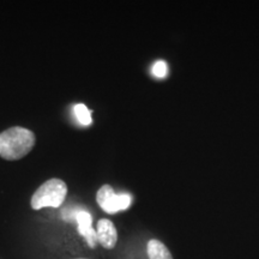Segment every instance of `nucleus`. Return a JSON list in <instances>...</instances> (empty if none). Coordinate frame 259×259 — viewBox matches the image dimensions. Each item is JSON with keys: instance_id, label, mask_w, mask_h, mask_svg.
I'll return each instance as SVG.
<instances>
[{"instance_id": "7ed1b4c3", "label": "nucleus", "mask_w": 259, "mask_h": 259, "mask_svg": "<svg viewBox=\"0 0 259 259\" xmlns=\"http://www.w3.org/2000/svg\"><path fill=\"white\" fill-rule=\"evenodd\" d=\"M96 200L103 211L107 213H115L128 209L132 203V198L128 193L116 194L109 185H103L97 191Z\"/></svg>"}, {"instance_id": "423d86ee", "label": "nucleus", "mask_w": 259, "mask_h": 259, "mask_svg": "<svg viewBox=\"0 0 259 259\" xmlns=\"http://www.w3.org/2000/svg\"><path fill=\"white\" fill-rule=\"evenodd\" d=\"M147 252L149 259H173V255L167 248V246L156 239H153L148 242Z\"/></svg>"}, {"instance_id": "6e6552de", "label": "nucleus", "mask_w": 259, "mask_h": 259, "mask_svg": "<svg viewBox=\"0 0 259 259\" xmlns=\"http://www.w3.org/2000/svg\"><path fill=\"white\" fill-rule=\"evenodd\" d=\"M153 73L157 78H163L167 74V65L164 61H157L153 66Z\"/></svg>"}, {"instance_id": "0eeeda50", "label": "nucleus", "mask_w": 259, "mask_h": 259, "mask_svg": "<svg viewBox=\"0 0 259 259\" xmlns=\"http://www.w3.org/2000/svg\"><path fill=\"white\" fill-rule=\"evenodd\" d=\"M74 115L77 116V120L84 126H88L93 122L92 119V112L89 111L88 107L83 103L74 106Z\"/></svg>"}, {"instance_id": "39448f33", "label": "nucleus", "mask_w": 259, "mask_h": 259, "mask_svg": "<svg viewBox=\"0 0 259 259\" xmlns=\"http://www.w3.org/2000/svg\"><path fill=\"white\" fill-rule=\"evenodd\" d=\"M77 222V229L80 235L85 239V241L88 242L89 247L95 248L97 245V235L96 231L93 228V218L92 215L87 211V210L78 209L76 213V220Z\"/></svg>"}, {"instance_id": "1a4fd4ad", "label": "nucleus", "mask_w": 259, "mask_h": 259, "mask_svg": "<svg viewBox=\"0 0 259 259\" xmlns=\"http://www.w3.org/2000/svg\"><path fill=\"white\" fill-rule=\"evenodd\" d=\"M76 259H88V258H76Z\"/></svg>"}, {"instance_id": "f03ea898", "label": "nucleus", "mask_w": 259, "mask_h": 259, "mask_svg": "<svg viewBox=\"0 0 259 259\" xmlns=\"http://www.w3.org/2000/svg\"><path fill=\"white\" fill-rule=\"evenodd\" d=\"M67 196V186L63 180L50 179L44 183L31 197V208L40 210L42 208H59Z\"/></svg>"}, {"instance_id": "20e7f679", "label": "nucleus", "mask_w": 259, "mask_h": 259, "mask_svg": "<svg viewBox=\"0 0 259 259\" xmlns=\"http://www.w3.org/2000/svg\"><path fill=\"white\" fill-rule=\"evenodd\" d=\"M96 235L97 242L107 250L114 248L118 242V232H116L114 223L107 219H102L97 222Z\"/></svg>"}, {"instance_id": "f257e3e1", "label": "nucleus", "mask_w": 259, "mask_h": 259, "mask_svg": "<svg viewBox=\"0 0 259 259\" xmlns=\"http://www.w3.org/2000/svg\"><path fill=\"white\" fill-rule=\"evenodd\" d=\"M34 132L15 126L0 134V156L8 161H17L30 153L35 145Z\"/></svg>"}]
</instances>
